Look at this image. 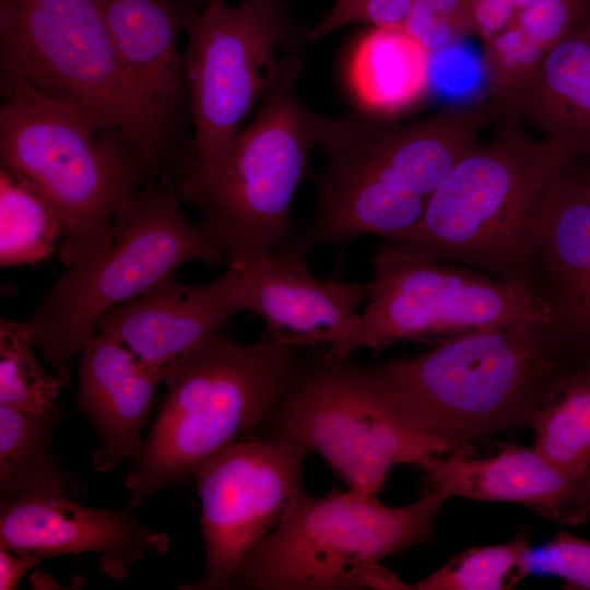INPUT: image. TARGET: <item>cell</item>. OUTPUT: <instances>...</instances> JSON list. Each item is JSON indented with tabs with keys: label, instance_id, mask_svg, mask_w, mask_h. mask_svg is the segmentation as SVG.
<instances>
[{
	"label": "cell",
	"instance_id": "6da1fadb",
	"mask_svg": "<svg viewBox=\"0 0 590 590\" xmlns=\"http://www.w3.org/2000/svg\"><path fill=\"white\" fill-rule=\"evenodd\" d=\"M347 361L367 388L452 451L530 427L556 381L590 362L550 315L447 338L409 357Z\"/></svg>",
	"mask_w": 590,
	"mask_h": 590
},
{
	"label": "cell",
	"instance_id": "7a4b0ae2",
	"mask_svg": "<svg viewBox=\"0 0 590 590\" xmlns=\"http://www.w3.org/2000/svg\"><path fill=\"white\" fill-rule=\"evenodd\" d=\"M574 155L530 135L515 117L460 161L427 199L420 223L389 240L435 262L473 268L536 297L534 260L554 186ZM539 298V297H538Z\"/></svg>",
	"mask_w": 590,
	"mask_h": 590
},
{
	"label": "cell",
	"instance_id": "3957f363",
	"mask_svg": "<svg viewBox=\"0 0 590 590\" xmlns=\"http://www.w3.org/2000/svg\"><path fill=\"white\" fill-rule=\"evenodd\" d=\"M302 350L264 337L246 344L220 331L170 362L162 405L126 477L129 509L194 476L257 426L296 376Z\"/></svg>",
	"mask_w": 590,
	"mask_h": 590
},
{
	"label": "cell",
	"instance_id": "277c9868",
	"mask_svg": "<svg viewBox=\"0 0 590 590\" xmlns=\"http://www.w3.org/2000/svg\"><path fill=\"white\" fill-rule=\"evenodd\" d=\"M1 166L54 208L63 264L81 262L105 244L115 216L156 173L122 141L92 129L75 110L24 80H1Z\"/></svg>",
	"mask_w": 590,
	"mask_h": 590
},
{
	"label": "cell",
	"instance_id": "5b68a950",
	"mask_svg": "<svg viewBox=\"0 0 590 590\" xmlns=\"http://www.w3.org/2000/svg\"><path fill=\"white\" fill-rule=\"evenodd\" d=\"M178 188L145 181L115 216L105 244L67 267L45 299L24 320L36 350L64 389L70 361L97 333L101 317L184 263L223 262L221 246L186 217Z\"/></svg>",
	"mask_w": 590,
	"mask_h": 590
},
{
	"label": "cell",
	"instance_id": "8992f818",
	"mask_svg": "<svg viewBox=\"0 0 590 590\" xmlns=\"http://www.w3.org/2000/svg\"><path fill=\"white\" fill-rule=\"evenodd\" d=\"M447 498L433 492L391 507L351 489L321 497L303 492L243 559L229 589H410L380 562L433 541L434 520Z\"/></svg>",
	"mask_w": 590,
	"mask_h": 590
},
{
	"label": "cell",
	"instance_id": "52a82bcc",
	"mask_svg": "<svg viewBox=\"0 0 590 590\" xmlns=\"http://www.w3.org/2000/svg\"><path fill=\"white\" fill-rule=\"evenodd\" d=\"M302 69L298 51L290 54L225 162L214 173L188 177L178 186L182 202L197 209L201 226L229 264L294 238L291 206L322 125V116L298 99Z\"/></svg>",
	"mask_w": 590,
	"mask_h": 590
},
{
	"label": "cell",
	"instance_id": "ba28073f",
	"mask_svg": "<svg viewBox=\"0 0 590 590\" xmlns=\"http://www.w3.org/2000/svg\"><path fill=\"white\" fill-rule=\"evenodd\" d=\"M324 349L317 357H303L296 376L259 423L264 428L260 439L305 455L317 452L349 489L367 496L378 495L393 465L424 470L452 451L367 388L347 358L329 362Z\"/></svg>",
	"mask_w": 590,
	"mask_h": 590
},
{
	"label": "cell",
	"instance_id": "9c48e42d",
	"mask_svg": "<svg viewBox=\"0 0 590 590\" xmlns=\"http://www.w3.org/2000/svg\"><path fill=\"white\" fill-rule=\"evenodd\" d=\"M182 71L193 128L196 167L214 173L250 109L275 81L285 58L306 43L280 0H206L184 30Z\"/></svg>",
	"mask_w": 590,
	"mask_h": 590
},
{
	"label": "cell",
	"instance_id": "30bf717a",
	"mask_svg": "<svg viewBox=\"0 0 590 590\" xmlns=\"http://www.w3.org/2000/svg\"><path fill=\"white\" fill-rule=\"evenodd\" d=\"M0 69L1 80H24L141 155L128 82L96 0H0Z\"/></svg>",
	"mask_w": 590,
	"mask_h": 590
},
{
	"label": "cell",
	"instance_id": "8fae6325",
	"mask_svg": "<svg viewBox=\"0 0 590 590\" xmlns=\"http://www.w3.org/2000/svg\"><path fill=\"white\" fill-rule=\"evenodd\" d=\"M371 264L368 304L342 362L361 347L380 352L400 341L495 331L550 315L521 285L435 262L389 240L375 250Z\"/></svg>",
	"mask_w": 590,
	"mask_h": 590
},
{
	"label": "cell",
	"instance_id": "7c38bea8",
	"mask_svg": "<svg viewBox=\"0 0 590 590\" xmlns=\"http://www.w3.org/2000/svg\"><path fill=\"white\" fill-rule=\"evenodd\" d=\"M96 1L128 82L141 155L160 180L179 184L196 167L178 46L192 0Z\"/></svg>",
	"mask_w": 590,
	"mask_h": 590
},
{
	"label": "cell",
	"instance_id": "4fadbf2b",
	"mask_svg": "<svg viewBox=\"0 0 590 590\" xmlns=\"http://www.w3.org/2000/svg\"><path fill=\"white\" fill-rule=\"evenodd\" d=\"M305 456L286 444L250 438L223 448L198 469L205 568L200 580L181 589H229L243 559L304 492Z\"/></svg>",
	"mask_w": 590,
	"mask_h": 590
},
{
	"label": "cell",
	"instance_id": "5bb4252c",
	"mask_svg": "<svg viewBox=\"0 0 590 590\" xmlns=\"http://www.w3.org/2000/svg\"><path fill=\"white\" fill-rule=\"evenodd\" d=\"M489 108L459 104L396 123L368 114L322 117L319 146L425 198L481 143Z\"/></svg>",
	"mask_w": 590,
	"mask_h": 590
},
{
	"label": "cell",
	"instance_id": "9a60e30c",
	"mask_svg": "<svg viewBox=\"0 0 590 590\" xmlns=\"http://www.w3.org/2000/svg\"><path fill=\"white\" fill-rule=\"evenodd\" d=\"M307 253L293 238L232 264L239 269L250 311L264 322L262 337L298 349L326 347V358L340 363L358 331L367 283L345 280L337 268L321 280L308 270Z\"/></svg>",
	"mask_w": 590,
	"mask_h": 590
},
{
	"label": "cell",
	"instance_id": "2e32d148",
	"mask_svg": "<svg viewBox=\"0 0 590 590\" xmlns=\"http://www.w3.org/2000/svg\"><path fill=\"white\" fill-rule=\"evenodd\" d=\"M168 536L127 510L90 508L60 492L1 499L0 547L54 556L95 552L103 573L121 579L150 554L162 555Z\"/></svg>",
	"mask_w": 590,
	"mask_h": 590
},
{
	"label": "cell",
	"instance_id": "e0dca14e",
	"mask_svg": "<svg viewBox=\"0 0 590 590\" xmlns=\"http://www.w3.org/2000/svg\"><path fill=\"white\" fill-rule=\"evenodd\" d=\"M250 310L239 269L229 264L216 280L188 285L168 275L106 311L97 332L125 344L142 362L164 367L232 317Z\"/></svg>",
	"mask_w": 590,
	"mask_h": 590
},
{
	"label": "cell",
	"instance_id": "ac0fdd59",
	"mask_svg": "<svg viewBox=\"0 0 590 590\" xmlns=\"http://www.w3.org/2000/svg\"><path fill=\"white\" fill-rule=\"evenodd\" d=\"M538 297L590 359V169L573 156L552 191L534 260Z\"/></svg>",
	"mask_w": 590,
	"mask_h": 590
},
{
	"label": "cell",
	"instance_id": "d6986e66",
	"mask_svg": "<svg viewBox=\"0 0 590 590\" xmlns=\"http://www.w3.org/2000/svg\"><path fill=\"white\" fill-rule=\"evenodd\" d=\"M80 354L74 404L99 436L92 463L103 473L140 452L144 441L140 432L149 420L167 365H149L125 344L101 332L85 343Z\"/></svg>",
	"mask_w": 590,
	"mask_h": 590
},
{
	"label": "cell",
	"instance_id": "ffe728a7",
	"mask_svg": "<svg viewBox=\"0 0 590 590\" xmlns=\"http://www.w3.org/2000/svg\"><path fill=\"white\" fill-rule=\"evenodd\" d=\"M422 479L420 495L442 492L480 502L522 504L559 524H570L583 480L543 457L535 447L505 444L487 458L472 456L471 446L436 458Z\"/></svg>",
	"mask_w": 590,
	"mask_h": 590
},
{
	"label": "cell",
	"instance_id": "44dd1931",
	"mask_svg": "<svg viewBox=\"0 0 590 590\" xmlns=\"http://www.w3.org/2000/svg\"><path fill=\"white\" fill-rule=\"evenodd\" d=\"M427 198L390 185L363 167L328 156L315 213L295 241L307 252L320 246L343 255L366 234L394 240L421 221Z\"/></svg>",
	"mask_w": 590,
	"mask_h": 590
},
{
	"label": "cell",
	"instance_id": "7402d4cb",
	"mask_svg": "<svg viewBox=\"0 0 590 590\" xmlns=\"http://www.w3.org/2000/svg\"><path fill=\"white\" fill-rule=\"evenodd\" d=\"M500 113L590 157V0Z\"/></svg>",
	"mask_w": 590,
	"mask_h": 590
},
{
	"label": "cell",
	"instance_id": "603a6c76",
	"mask_svg": "<svg viewBox=\"0 0 590 590\" xmlns=\"http://www.w3.org/2000/svg\"><path fill=\"white\" fill-rule=\"evenodd\" d=\"M432 55L402 27H371L347 63V84L365 114L388 119L427 97Z\"/></svg>",
	"mask_w": 590,
	"mask_h": 590
},
{
	"label": "cell",
	"instance_id": "cb8c5ba5",
	"mask_svg": "<svg viewBox=\"0 0 590 590\" xmlns=\"http://www.w3.org/2000/svg\"><path fill=\"white\" fill-rule=\"evenodd\" d=\"M63 411L32 414L0 404V498L36 492L73 494L76 482L52 451L51 439Z\"/></svg>",
	"mask_w": 590,
	"mask_h": 590
},
{
	"label": "cell",
	"instance_id": "d4e9b609",
	"mask_svg": "<svg viewBox=\"0 0 590 590\" xmlns=\"http://www.w3.org/2000/svg\"><path fill=\"white\" fill-rule=\"evenodd\" d=\"M536 450L565 473L590 474V362L564 374L534 415Z\"/></svg>",
	"mask_w": 590,
	"mask_h": 590
},
{
	"label": "cell",
	"instance_id": "484cf974",
	"mask_svg": "<svg viewBox=\"0 0 590 590\" xmlns=\"http://www.w3.org/2000/svg\"><path fill=\"white\" fill-rule=\"evenodd\" d=\"M61 238L59 219L31 184L1 166L0 264L12 267L49 259Z\"/></svg>",
	"mask_w": 590,
	"mask_h": 590
},
{
	"label": "cell",
	"instance_id": "4316f807",
	"mask_svg": "<svg viewBox=\"0 0 590 590\" xmlns=\"http://www.w3.org/2000/svg\"><path fill=\"white\" fill-rule=\"evenodd\" d=\"M531 571L532 551L520 533L508 542L467 548L410 589L509 590Z\"/></svg>",
	"mask_w": 590,
	"mask_h": 590
},
{
	"label": "cell",
	"instance_id": "83f0119b",
	"mask_svg": "<svg viewBox=\"0 0 590 590\" xmlns=\"http://www.w3.org/2000/svg\"><path fill=\"white\" fill-rule=\"evenodd\" d=\"M35 344L24 321L1 318L0 404L32 414L56 409L63 390L35 355Z\"/></svg>",
	"mask_w": 590,
	"mask_h": 590
},
{
	"label": "cell",
	"instance_id": "f1b7e54d",
	"mask_svg": "<svg viewBox=\"0 0 590 590\" xmlns=\"http://www.w3.org/2000/svg\"><path fill=\"white\" fill-rule=\"evenodd\" d=\"M403 28L432 52L473 34L467 0H414Z\"/></svg>",
	"mask_w": 590,
	"mask_h": 590
},
{
	"label": "cell",
	"instance_id": "f546056e",
	"mask_svg": "<svg viewBox=\"0 0 590 590\" xmlns=\"http://www.w3.org/2000/svg\"><path fill=\"white\" fill-rule=\"evenodd\" d=\"M414 0H335L330 11L307 31L310 44L344 26L364 23L371 27H402Z\"/></svg>",
	"mask_w": 590,
	"mask_h": 590
},
{
	"label": "cell",
	"instance_id": "4dcf8cb0",
	"mask_svg": "<svg viewBox=\"0 0 590 590\" xmlns=\"http://www.w3.org/2000/svg\"><path fill=\"white\" fill-rule=\"evenodd\" d=\"M532 570L562 578L566 589H590V541L558 532L532 552Z\"/></svg>",
	"mask_w": 590,
	"mask_h": 590
},
{
	"label": "cell",
	"instance_id": "1f68e13d",
	"mask_svg": "<svg viewBox=\"0 0 590 590\" xmlns=\"http://www.w3.org/2000/svg\"><path fill=\"white\" fill-rule=\"evenodd\" d=\"M45 559L39 554L15 553L0 547V589H15L26 570Z\"/></svg>",
	"mask_w": 590,
	"mask_h": 590
},
{
	"label": "cell",
	"instance_id": "d6a6232c",
	"mask_svg": "<svg viewBox=\"0 0 590 590\" xmlns=\"http://www.w3.org/2000/svg\"><path fill=\"white\" fill-rule=\"evenodd\" d=\"M590 522V474L583 480L577 494L570 524Z\"/></svg>",
	"mask_w": 590,
	"mask_h": 590
},
{
	"label": "cell",
	"instance_id": "836d02e7",
	"mask_svg": "<svg viewBox=\"0 0 590 590\" xmlns=\"http://www.w3.org/2000/svg\"><path fill=\"white\" fill-rule=\"evenodd\" d=\"M509 1L512 4L516 13H518L519 11L530 7L531 4L535 3L539 0H509Z\"/></svg>",
	"mask_w": 590,
	"mask_h": 590
},
{
	"label": "cell",
	"instance_id": "e575fe53",
	"mask_svg": "<svg viewBox=\"0 0 590 590\" xmlns=\"http://www.w3.org/2000/svg\"><path fill=\"white\" fill-rule=\"evenodd\" d=\"M588 160H589V169H590V157H588Z\"/></svg>",
	"mask_w": 590,
	"mask_h": 590
}]
</instances>
